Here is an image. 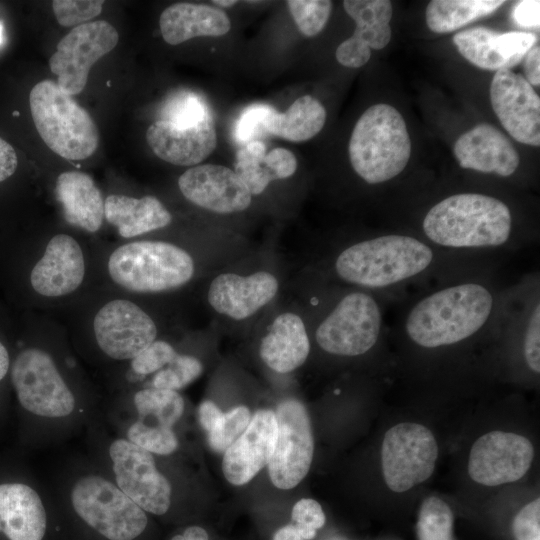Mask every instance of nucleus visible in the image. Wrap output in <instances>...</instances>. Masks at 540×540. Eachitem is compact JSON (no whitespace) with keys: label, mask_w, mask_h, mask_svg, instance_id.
I'll list each match as a JSON object with an SVG mask.
<instances>
[{"label":"nucleus","mask_w":540,"mask_h":540,"mask_svg":"<svg viewBox=\"0 0 540 540\" xmlns=\"http://www.w3.org/2000/svg\"><path fill=\"white\" fill-rule=\"evenodd\" d=\"M491 292L478 283H463L421 299L409 312V338L425 348L452 345L475 334L493 309Z\"/></svg>","instance_id":"f257e3e1"},{"label":"nucleus","mask_w":540,"mask_h":540,"mask_svg":"<svg viewBox=\"0 0 540 540\" xmlns=\"http://www.w3.org/2000/svg\"><path fill=\"white\" fill-rule=\"evenodd\" d=\"M433 243L449 248L498 247L512 231V216L501 200L484 194L451 195L435 204L422 223Z\"/></svg>","instance_id":"f03ea898"},{"label":"nucleus","mask_w":540,"mask_h":540,"mask_svg":"<svg viewBox=\"0 0 540 540\" xmlns=\"http://www.w3.org/2000/svg\"><path fill=\"white\" fill-rule=\"evenodd\" d=\"M433 261L432 249L406 235H385L355 243L335 261L338 276L366 288H383L424 272Z\"/></svg>","instance_id":"7ed1b4c3"},{"label":"nucleus","mask_w":540,"mask_h":540,"mask_svg":"<svg viewBox=\"0 0 540 540\" xmlns=\"http://www.w3.org/2000/svg\"><path fill=\"white\" fill-rule=\"evenodd\" d=\"M348 151L354 171L367 183L379 184L396 177L411 154L402 115L388 104L369 107L355 124Z\"/></svg>","instance_id":"20e7f679"},{"label":"nucleus","mask_w":540,"mask_h":540,"mask_svg":"<svg viewBox=\"0 0 540 540\" xmlns=\"http://www.w3.org/2000/svg\"><path fill=\"white\" fill-rule=\"evenodd\" d=\"M31 115L45 144L59 156L83 160L97 149L99 133L89 113L51 80L38 82L29 94Z\"/></svg>","instance_id":"39448f33"},{"label":"nucleus","mask_w":540,"mask_h":540,"mask_svg":"<svg viewBox=\"0 0 540 540\" xmlns=\"http://www.w3.org/2000/svg\"><path fill=\"white\" fill-rule=\"evenodd\" d=\"M111 279L129 291L156 293L179 288L195 272L192 256L164 241H136L119 246L108 259Z\"/></svg>","instance_id":"423d86ee"},{"label":"nucleus","mask_w":540,"mask_h":540,"mask_svg":"<svg viewBox=\"0 0 540 540\" xmlns=\"http://www.w3.org/2000/svg\"><path fill=\"white\" fill-rule=\"evenodd\" d=\"M71 502L77 515L109 540H133L148 523L145 511L101 476L80 478L71 491Z\"/></svg>","instance_id":"0eeeda50"},{"label":"nucleus","mask_w":540,"mask_h":540,"mask_svg":"<svg viewBox=\"0 0 540 540\" xmlns=\"http://www.w3.org/2000/svg\"><path fill=\"white\" fill-rule=\"evenodd\" d=\"M11 381L22 407L35 415L65 417L75 408V397L54 360L39 348H27L17 355Z\"/></svg>","instance_id":"6e6552de"},{"label":"nucleus","mask_w":540,"mask_h":540,"mask_svg":"<svg viewBox=\"0 0 540 540\" xmlns=\"http://www.w3.org/2000/svg\"><path fill=\"white\" fill-rule=\"evenodd\" d=\"M438 444L425 426L403 422L384 435L381 449L382 474L394 492H405L426 481L433 473Z\"/></svg>","instance_id":"1a4fd4ad"},{"label":"nucleus","mask_w":540,"mask_h":540,"mask_svg":"<svg viewBox=\"0 0 540 540\" xmlns=\"http://www.w3.org/2000/svg\"><path fill=\"white\" fill-rule=\"evenodd\" d=\"M382 313L368 294L353 292L344 296L318 326L315 338L326 352L339 356H358L377 342Z\"/></svg>","instance_id":"9d476101"},{"label":"nucleus","mask_w":540,"mask_h":540,"mask_svg":"<svg viewBox=\"0 0 540 540\" xmlns=\"http://www.w3.org/2000/svg\"><path fill=\"white\" fill-rule=\"evenodd\" d=\"M276 436L268 472L279 489H291L307 475L311 466L314 440L310 418L304 405L289 399L277 407Z\"/></svg>","instance_id":"9b49d317"},{"label":"nucleus","mask_w":540,"mask_h":540,"mask_svg":"<svg viewBox=\"0 0 540 540\" xmlns=\"http://www.w3.org/2000/svg\"><path fill=\"white\" fill-rule=\"evenodd\" d=\"M117 30L107 21L98 20L74 27L49 59L51 71L58 76V86L72 96L80 93L92 65L118 43Z\"/></svg>","instance_id":"f8f14e48"},{"label":"nucleus","mask_w":540,"mask_h":540,"mask_svg":"<svg viewBox=\"0 0 540 540\" xmlns=\"http://www.w3.org/2000/svg\"><path fill=\"white\" fill-rule=\"evenodd\" d=\"M117 486L140 508L155 515L166 513L171 504V485L155 465L152 453L126 439L109 448Z\"/></svg>","instance_id":"ddd939ff"},{"label":"nucleus","mask_w":540,"mask_h":540,"mask_svg":"<svg viewBox=\"0 0 540 540\" xmlns=\"http://www.w3.org/2000/svg\"><path fill=\"white\" fill-rule=\"evenodd\" d=\"M534 458L530 440L512 432L491 431L472 445L468 473L485 486H497L521 479Z\"/></svg>","instance_id":"4468645a"},{"label":"nucleus","mask_w":540,"mask_h":540,"mask_svg":"<svg viewBox=\"0 0 540 540\" xmlns=\"http://www.w3.org/2000/svg\"><path fill=\"white\" fill-rule=\"evenodd\" d=\"M93 330L100 349L116 360L133 359L157 336L153 319L138 305L125 299L103 305L94 317Z\"/></svg>","instance_id":"2eb2a0df"},{"label":"nucleus","mask_w":540,"mask_h":540,"mask_svg":"<svg viewBox=\"0 0 540 540\" xmlns=\"http://www.w3.org/2000/svg\"><path fill=\"white\" fill-rule=\"evenodd\" d=\"M490 101L500 123L516 141L540 145V99L525 77L511 69L495 72Z\"/></svg>","instance_id":"dca6fc26"},{"label":"nucleus","mask_w":540,"mask_h":540,"mask_svg":"<svg viewBox=\"0 0 540 540\" xmlns=\"http://www.w3.org/2000/svg\"><path fill=\"white\" fill-rule=\"evenodd\" d=\"M183 196L206 210L229 214L249 207L252 194L241 178L228 167L203 164L186 170L178 180Z\"/></svg>","instance_id":"f3484780"},{"label":"nucleus","mask_w":540,"mask_h":540,"mask_svg":"<svg viewBox=\"0 0 540 540\" xmlns=\"http://www.w3.org/2000/svg\"><path fill=\"white\" fill-rule=\"evenodd\" d=\"M536 36L524 31L498 32L474 27L456 33L453 42L459 53L474 66L490 71L518 65L536 45Z\"/></svg>","instance_id":"a211bd4d"},{"label":"nucleus","mask_w":540,"mask_h":540,"mask_svg":"<svg viewBox=\"0 0 540 540\" xmlns=\"http://www.w3.org/2000/svg\"><path fill=\"white\" fill-rule=\"evenodd\" d=\"M279 289L277 278L267 271L242 276L222 273L208 289V302L219 314L244 320L271 302Z\"/></svg>","instance_id":"6ab92c4d"},{"label":"nucleus","mask_w":540,"mask_h":540,"mask_svg":"<svg viewBox=\"0 0 540 540\" xmlns=\"http://www.w3.org/2000/svg\"><path fill=\"white\" fill-rule=\"evenodd\" d=\"M277 422L273 411H257L240 436L226 449L223 473L233 485H243L253 479L268 464L272 455Z\"/></svg>","instance_id":"aec40b11"},{"label":"nucleus","mask_w":540,"mask_h":540,"mask_svg":"<svg viewBox=\"0 0 540 540\" xmlns=\"http://www.w3.org/2000/svg\"><path fill=\"white\" fill-rule=\"evenodd\" d=\"M85 276V260L79 243L70 235L53 236L30 273L32 288L45 297L75 291Z\"/></svg>","instance_id":"412c9836"},{"label":"nucleus","mask_w":540,"mask_h":540,"mask_svg":"<svg viewBox=\"0 0 540 540\" xmlns=\"http://www.w3.org/2000/svg\"><path fill=\"white\" fill-rule=\"evenodd\" d=\"M453 150L462 168L502 177L512 175L520 163L511 141L496 127L486 123L463 133Z\"/></svg>","instance_id":"4be33fe9"},{"label":"nucleus","mask_w":540,"mask_h":540,"mask_svg":"<svg viewBox=\"0 0 540 540\" xmlns=\"http://www.w3.org/2000/svg\"><path fill=\"white\" fill-rule=\"evenodd\" d=\"M146 138L156 156L181 166L199 164L213 152L217 142L213 120L182 128L158 119L149 126Z\"/></svg>","instance_id":"5701e85b"},{"label":"nucleus","mask_w":540,"mask_h":540,"mask_svg":"<svg viewBox=\"0 0 540 540\" xmlns=\"http://www.w3.org/2000/svg\"><path fill=\"white\" fill-rule=\"evenodd\" d=\"M0 531L9 540H42L46 513L38 493L23 483L0 484Z\"/></svg>","instance_id":"b1692460"},{"label":"nucleus","mask_w":540,"mask_h":540,"mask_svg":"<svg viewBox=\"0 0 540 540\" xmlns=\"http://www.w3.org/2000/svg\"><path fill=\"white\" fill-rule=\"evenodd\" d=\"M309 351L305 324L291 312L282 313L273 320L259 348L263 362L278 373H289L300 367Z\"/></svg>","instance_id":"393cba45"},{"label":"nucleus","mask_w":540,"mask_h":540,"mask_svg":"<svg viewBox=\"0 0 540 540\" xmlns=\"http://www.w3.org/2000/svg\"><path fill=\"white\" fill-rule=\"evenodd\" d=\"M55 191L69 224L90 233L100 229L104 218V201L101 191L88 174L63 172L57 178Z\"/></svg>","instance_id":"a878e982"},{"label":"nucleus","mask_w":540,"mask_h":540,"mask_svg":"<svg viewBox=\"0 0 540 540\" xmlns=\"http://www.w3.org/2000/svg\"><path fill=\"white\" fill-rule=\"evenodd\" d=\"M159 25L163 39L177 45L199 36H222L231 27L225 12L205 4L176 3L161 14Z\"/></svg>","instance_id":"bb28decb"},{"label":"nucleus","mask_w":540,"mask_h":540,"mask_svg":"<svg viewBox=\"0 0 540 540\" xmlns=\"http://www.w3.org/2000/svg\"><path fill=\"white\" fill-rule=\"evenodd\" d=\"M104 217L124 238L164 228L172 221L170 212L153 196L109 195L104 201Z\"/></svg>","instance_id":"cd10ccee"},{"label":"nucleus","mask_w":540,"mask_h":540,"mask_svg":"<svg viewBox=\"0 0 540 540\" xmlns=\"http://www.w3.org/2000/svg\"><path fill=\"white\" fill-rule=\"evenodd\" d=\"M326 110L319 100L304 95L296 99L284 113L274 110L265 120L267 133L288 141L311 139L323 128Z\"/></svg>","instance_id":"c85d7f7f"},{"label":"nucleus","mask_w":540,"mask_h":540,"mask_svg":"<svg viewBox=\"0 0 540 540\" xmlns=\"http://www.w3.org/2000/svg\"><path fill=\"white\" fill-rule=\"evenodd\" d=\"M343 7L355 21L353 37L370 49L380 50L391 40L392 4L388 0H345Z\"/></svg>","instance_id":"c756f323"},{"label":"nucleus","mask_w":540,"mask_h":540,"mask_svg":"<svg viewBox=\"0 0 540 540\" xmlns=\"http://www.w3.org/2000/svg\"><path fill=\"white\" fill-rule=\"evenodd\" d=\"M503 4L502 0H433L426 8V23L432 32L448 33L492 14Z\"/></svg>","instance_id":"7c9ffc66"},{"label":"nucleus","mask_w":540,"mask_h":540,"mask_svg":"<svg viewBox=\"0 0 540 540\" xmlns=\"http://www.w3.org/2000/svg\"><path fill=\"white\" fill-rule=\"evenodd\" d=\"M138 421L156 427L172 429L184 411V400L174 390L143 389L134 395Z\"/></svg>","instance_id":"2f4dec72"},{"label":"nucleus","mask_w":540,"mask_h":540,"mask_svg":"<svg viewBox=\"0 0 540 540\" xmlns=\"http://www.w3.org/2000/svg\"><path fill=\"white\" fill-rule=\"evenodd\" d=\"M159 120L184 128L213 120V117L204 98L193 91L181 90L166 99Z\"/></svg>","instance_id":"473e14b6"},{"label":"nucleus","mask_w":540,"mask_h":540,"mask_svg":"<svg viewBox=\"0 0 540 540\" xmlns=\"http://www.w3.org/2000/svg\"><path fill=\"white\" fill-rule=\"evenodd\" d=\"M266 146L261 140L243 145L236 154L234 172L252 195L261 194L274 181L265 162Z\"/></svg>","instance_id":"72a5a7b5"},{"label":"nucleus","mask_w":540,"mask_h":540,"mask_svg":"<svg viewBox=\"0 0 540 540\" xmlns=\"http://www.w3.org/2000/svg\"><path fill=\"white\" fill-rule=\"evenodd\" d=\"M454 515L449 505L436 496L426 498L419 510L418 540H452Z\"/></svg>","instance_id":"f704fd0d"},{"label":"nucleus","mask_w":540,"mask_h":540,"mask_svg":"<svg viewBox=\"0 0 540 540\" xmlns=\"http://www.w3.org/2000/svg\"><path fill=\"white\" fill-rule=\"evenodd\" d=\"M286 3L298 30L307 37L323 30L332 9V2L328 0H289Z\"/></svg>","instance_id":"c9c22d12"},{"label":"nucleus","mask_w":540,"mask_h":540,"mask_svg":"<svg viewBox=\"0 0 540 540\" xmlns=\"http://www.w3.org/2000/svg\"><path fill=\"white\" fill-rule=\"evenodd\" d=\"M203 371L202 363L190 355H179L159 370L153 378V387L177 391L196 380Z\"/></svg>","instance_id":"e433bc0d"},{"label":"nucleus","mask_w":540,"mask_h":540,"mask_svg":"<svg viewBox=\"0 0 540 540\" xmlns=\"http://www.w3.org/2000/svg\"><path fill=\"white\" fill-rule=\"evenodd\" d=\"M127 437L133 444L159 455H169L178 447L172 429L146 425L138 420L130 425Z\"/></svg>","instance_id":"4c0bfd02"},{"label":"nucleus","mask_w":540,"mask_h":540,"mask_svg":"<svg viewBox=\"0 0 540 540\" xmlns=\"http://www.w3.org/2000/svg\"><path fill=\"white\" fill-rule=\"evenodd\" d=\"M250 420V411L245 406H237L223 413L219 423L209 432L210 447L216 452H225L245 430Z\"/></svg>","instance_id":"58836bf2"},{"label":"nucleus","mask_w":540,"mask_h":540,"mask_svg":"<svg viewBox=\"0 0 540 540\" xmlns=\"http://www.w3.org/2000/svg\"><path fill=\"white\" fill-rule=\"evenodd\" d=\"M103 1L54 0L52 9L62 26H79L101 13Z\"/></svg>","instance_id":"ea45409f"},{"label":"nucleus","mask_w":540,"mask_h":540,"mask_svg":"<svg viewBox=\"0 0 540 540\" xmlns=\"http://www.w3.org/2000/svg\"><path fill=\"white\" fill-rule=\"evenodd\" d=\"M275 109L265 104H254L247 107L237 120L235 126V139L240 144H247L267 133L265 129L266 118Z\"/></svg>","instance_id":"a19ab883"},{"label":"nucleus","mask_w":540,"mask_h":540,"mask_svg":"<svg viewBox=\"0 0 540 540\" xmlns=\"http://www.w3.org/2000/svg\"><path fill=\"white\" fill-rule=\"evenodd\" d=\"M177 352L166 341L155 340L132 359V369L140 375L158 372L167 366Z\"/></svg>","instance_id":"79ce46f5"},{"label":"nucleus","mask_w":540,"mask_h":540,"mask_svg":"<svg viewBox=\"0 0 540 540\" xmlns=\"http://www.w3.org/2000/svg\"><path fill=\"white\" fill-rule=\"evenodd\" d=\"M293 525L303 540H311L316 536L317 530L325 524L326 517L321 505L313 499L299 500L292 509Z\"/></svg>","instance_id":"37998d69"},{"label":"nucleus","mask_w":540,"mask_h":540,"mask_svg":"<svg viewBox=\"0 0 540 540\" xmlns=\"http://www.w3.org/2000/svg\"><path fill=\"white\" fill-rule=\"evenodd\" d=\"M512 531L516 540H540V499L526 504L515 516Z\"/></svg>","instance_id":"c03bdc74"},{"label":"nucleus","mask_w":540,"mask_h":540,"mask_svg":"<svg viewBox=\"0 0 540 540\" xmlns=\"http://www.w3.org/2000/svg\"><path fill=\"white\" fill-rule=\"evenodd\" d=\"M524 356L529 368L540 372V306L532 311L524 338Z\"/></svg>","instance_id":"a18cd8bd"},{"label":"nucleus","mask_w":540,"mask_h":540,"mask_svg":"<svg viewBox=\"0 0 540 540\" xmlns=\"http://www.w3.org/2000/svg\"><path fill=\"white\" fill-rule=\"evenodd\" d=\"M335 56L341 65L349 68H359L370 59L371 49L362 41L351 36L337 47Z\"/></svg>","instance_id":"49530a36"},{"label":"nucleus","mask_w":540,"mask_h":540,"mask_svg":"<svg viewBox=\"0 0 540 540\" xmlns=\"http://www.w3.org/2000/svg\"><path fill=\"white\" fill-rule=\"evenodd\" d=\"M265 162L274 180L288 178L297 168L294 154L285 148H274L265 156Z\"/></svg>","instance_id":"de8ad7c7"},{"label":"nucleus","mask_w":540,"mask_h":540,"mask_svg":"<svg viewBox=\"0 0 540 540\" xmlns=\"http://www.w3.org/2000/svg\"><path fill=\"white\" fill-rule=\"evenodd\" d=\"M516 25L522 28H538L540 24V2L536 0H523L517 2L511 11Z\"/></svg>","instance_id":"09e8293b"},{"label":"nucleus","mask_w":540,"mask_h":540,"mask_svg":"<svg viewBox=\"0 0 540 540\" xmlns=\"http://www.w3.org/2000/svg\"><path fill=\"white\" fill-rule=\"evenodd\" d=\"M18 166L14 148L0 137V183L12 176Z\"/></svg>","instance_id":"8fccbe9b"},{"label":"nucleus","mask_w":540,"mask_h":540,"mask_svg":"<svg viewBox=\"0 0 540 540\" xmlns=\"http://www.w3.org/2000/svg\"><path fill=\"white\" fill-rule=\"evenodd\" d=\"M523 68L527 82L531 86L540 85V47L533 46L523 58Z\"/></svg>","instance_id":"3c124183"},{"label":"nucleus","mask_w":540,"mask_h":540,"mask_svg":"<svg viewBox=\"0 0 540 540\" xmlns=\"http://www.w3.org/2000/svg\"><path fill=\"white\" fill-rule=\"evenodd\" d=\"M222 416L223 412L212 401H204L199 406L198 418L201 426L208 433L216 427Z\"/></svg>","instance_id":"603ef678"},{"label":"nucleus","mask_w":540,"mask_h":540,"mask_svg":"<svg viewBox=\"0 0 540 540\" xmlns=\"http://www.w3.org/2000/svg\"><path fill=\"white\" fill-rule=\"evenodd\" d=\"M171 540H209L208 533L200 526H190Z\"/></svg>","instance_id":"864d4df0"},{"label":"nucleus","mask_w":540,"mask_h":540,"mask_svg":"<svg viewBox=\"0 0 540 540\" xmlns=\"http://www.w3.org/2000/svg\"><path fill=\"white\" fill-rule=\"evenodd\" d=\"M273 540H303V538L293 524H288L275 532Z\"/></svg>","instance_id":"5fc2aeb1"},{"label":"nucleus","mask_w":540,"mask_h":540,"mask_svg":"<svg viewBox=\"0 0 540 540\" xmlns=\"http://www.w3.org/2000/svg\"><path fill=\"white\" fill-rule=\"evenodd\" d=\"M10 367V357L6 347L0 342V380H2Z\"/></svg>","instance_id":"6e6d98bb"},{"label":"nucleus","mask_w":540,"mask_h":540,"mask_svg":"<svg viewBox=\"0 0 540 540\" xmlns=\"http://www.w3.org/2000/svg\"><path fill=\"white\" fill-rule=\"evenodd\" d=\"M214 4H217V5H220V6H223V7H230V6H233L234 4L237 3V1H225V0H215L213 1Z\"/></svg>","instance_id":"4d7b16f0"},{"label":"nucleus","mask_w":540,"mask_h":540,"mask_svg":"<svg viewBox=\"0 0 540 540\" xmlns=\"http://www.w3.org/2000/svg\"><path fill=\"white\" fill-rule=\"evenodd\" d=\"M2 42V27L0 26V43Z\"/></svg>","instance_id":"13d9d810"}]
</instances>
